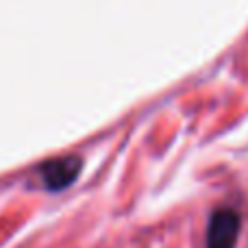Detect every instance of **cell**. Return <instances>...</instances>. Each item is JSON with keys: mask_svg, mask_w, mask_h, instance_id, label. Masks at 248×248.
I'll use <instances>...</instances> for the list:
<instances>
[{"mask_svg": "<svg viewBox=\"0 0 248 248\" xmlns=\"http://www.w3.org/2000/svg\"><path fill=\"white\" fill-rule=\"evenodd\" d=\"M242 218L235 209L222 207L211 214L209 227H207V242L205 248H235L240 237Z\"/></svg>", "mask_w": 248, "mask_h": 248, "instance_id": "1", "label": "cell"}, {"mask_svg": "<svg viewBox=\"0 0 248 248\" xmlns=\"http://www.w3.org/2000/svg\"><path fill=\"white\" fill-rule=\"evenodd\" d=\"M78 172H81V159L77 155H68V157H57L42 163L39 166V179H42L46 189L59 192V189H65L68 185L74 183Z\"/></svg>", "mask_w": 248, "mask_h": 248, "instance_id": "2", "label": "cell"}]
</instances>
